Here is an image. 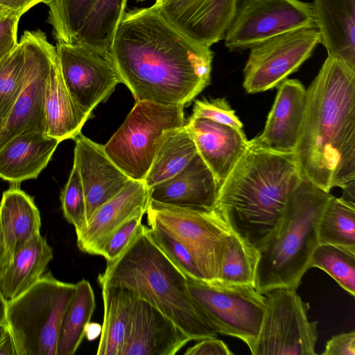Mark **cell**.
Instances as JSON below:
<instances>
[{"mask_svg": "<svg viewBox=\"0 0 355 355\" xmlns=\"http://www.w3.org/2000/svg\"><path fill=\"white\" fill-rule=\"evenodd\" d=\"M185 125L220 187L249 146L243 129L192 116Z\"/></svg>", "mask_w": 355, "mask_h": 355, "instance_id": "ffe728a7", "label": "cell"}, {"mask_svg": "<svg viewBox=\"0 0 355 355\" xmlns=\"http://www.w3.org/2000/svg\"><path fill=\"white\" fill-rule=\"evenodd\" d=\"M26 73L24 46L19 41L0 68V132L23 89Z\"/></svg>", "mask_w": 355, "mask_h": 355, "instance_id": "e575fe53", "label": "cell"}, {"mask_svg": "<svg viewBox=\"0 0 355 355\" xmlns=\"http://www.w3.org/2000/svg\"><path fill=\"white\" fill-rule=\"evenodd\" d=\"M96 307L93 288L83 279L76 284V291L62 316L55 355L75 354L86 334Z\"/></svg>", "mask_w": 355, "mask_h": 355, "instance_id": "f546056e", "label": "cell"}, {"mask_svg": "<svg viewBox=\"0 0 355 355\" xmlns=\"http://www.w3.org/2000/svg\"><path fill=\"white\" fill-rule=\"evenodd\" d=\"M20 184H10L0 202V226L6 246L12 257L40 234V213L34 198Z\"/></svg>", "mask_w": 355, "mask_h": 355, "instance_id": "d4e9b609", "label": "cell"}, {"mask_svg": "<svg viewBox=\"0 0 355 355\" xmlns=\"http://www.w3.org/2000/svg\"><path fill=\"white\" fill-rule=\"evenodd\" d=\"M60 202L64 217L73 225L76 234H78L87 223V212L80 176L74 164L67 182L61 191Z\"/></svg>", "mask_w": 355, "mask_h": 355, "instance_id": "d590c367", "label": "cell"}, {"mask_svg": "<svg viewBox=\"0 0 355 355\" xmlns=\"http://www.w3.org/2000/svg\"><path fill=\"white\" fill-rule=\"evenodd\" d=\"M306 106V89L295 79H286L278 91L263 132L249 141L257 148L293 153L298 142Z\"/></svg>", "mask_w": 355, "mask_h": 355, "instance_id": "2e32d148", "label": "cell"}, {"mask_svg": "<svg viewBox=\"0 0 355 355\" xmlns=\"http://www.w3.org/2000/svg\"><path fill=\"white\" fill-rule=\"evenodd\" d=\"M60 143L37 131L14 136L0 148V178L10 184L36 179Z\"/></svg>", "mask_w": 355, "mask_h": 355, "instance_id": "7402d4cb", "label": "cell"}, {"mask_svg": "<svg viewBox=\"0 0 355 355\" xmlns=\"http://www.w3.org/2000/svg\"><path fill=\"white\" fill-rule=\"evenodd\" d=\"M184 355H232L228 345L216 337L200 340L193 346L188 348Z\"/></svg>", "mask_w": 355, "mask_h": 355, "instance_id": "b9f144b4", "label": "cell"}, {"mask_svg": "<svg viewBox=\"0 0 355 355\" xmlns=\"http://www.w3.org/2000/svg\"><path fill=\"white\" fill-rule=\"evenodd\" d=\"M75 291L76 284L47 272L8 301L7 325L18 355H55L61 320Z\"/></svg>", "mask_w": 355, "mask_h": 355, "instance_id": "8992f818", "label": "cell"}, {"mask_svg": "<svg viewBox=\"0 0 355 355\" xmlns=\"http://www.w3.org/2000/svg\"><path fill=\"white\" fill-rule=\"evenodd\" d=\"M257 259V248L232 232L229 238L228 249L221 269L219 282L230 284L255 286Z\"/></svg>", "mask_w": 355, "mask_h": 355, "instance_id": "d6a6232c", "label": "cell"}, {"mask_svg": "<svg viewBox=\"0 0 355 355\" xmlns=\"http://www.w3.org/2000/svg\"><path fill=\"white\" fill-rule=\"evenodd\" d=\"M145 214L143 211L137 213L115 230L103 243L99 256L103 257L107 262L119 258L140 231Z\"/></svg>", "mask_w": 355, "mask_h": 355, "instance_id": "74e56055", "label": "cell"}, {"mask_svg": "<svg viewBox=\"0 0 355 355\" xmlns=\"http://www.w3.org/2000/svg\"><path fill=\"white\" fill-rule=\"evenodd\" d=\"M20 17L12 12L0 21V62L8 57L19 43L17 28Z\"/></svg>", "mask_w": 355, "mask_h": 355, "instance_id": "ab89813d", "label": "cell"}, {"mask_svg": "<svg viewBox=\"0 0 355 355\" xmlns=\"http://www.w3.org/2000/svg\"><path fill=\"white\" fill-rule=\"evenodd\" d=\"M165 0H155L154 5H159L163 3Z\"/></svg>", "mask_w": 355, "mask_h": 355, "instance_id": "c3c4849f", "label": "cell"}, {"mask_svg": "<svg viewBox=\"0 0 355 355\" xmlns=\"http://www.w3.org/2000/svg\"><path fill=\"white\" fill-rule=\"evenodd\" d=\"M149 228L150 236L157 245L187 277L205 282L193 257L180 242L158 228Z\"/></svg>", "mask_w": 355, "mask_h": 355, "instance_id": "8d00e7d4", "label": "cell"}, {"mask_svg": "<svg viewBox=\"0 0 355 355\" xmlns=\"http://www.w3.org/2000/svg\"><path fill=\"white\" fill-rule=\"evenodd\" d=\"M322 355H355V332L352 331L331 337L326 343Z\"/></svg>", "mask_w": 355, "mask_h": 355, "instance_id": "60d3db41", "label": "cell"}, {"mask_svg": "<svg viewBox=\"0 0 355 355\" xmlns=\"http://www.w3.org/2000/svg\"><path fill=\"white\" fill-rule=\"evenodd\" d=\"M293 286L263 293L265 311L252 355H315L318 322L308 318L309 304Z\"/></svg>", "mask_w": 355, "mask_h": 355, "instance_id": "9c48e42d", "label": "cell"}, {"mask_svg": "<svg viewBox=\"0 0 355 355\" xmlns=\"http://www.w3.org/2000/svg\"><path fill=\"white\" fill-rule=\"evenodd\" d=\"M192 296L218 334L237 338L252 352L265 311V297L254 286L204 282L187 277Z\"/></svg>", "mask_w": 355, "mask_h": 355, "instance_id": "30bf717a", "label": "cell"}, {"mask_svg": "<svg viewBox=\"0 0 355 355\" xmlns=\"http://www.w3.org/2000/svg\"><path fill=\"white\" fill-rule=\"evenodd\" d=\"M55 49L62 78L72 99L91 116L93 110L122 83L112 58L78 44L57 42Z\"/></svg>", "mask_w": 355, "mask_h": 355, "instance_id": "5bb4252c", "label": "cell"}, {"mask_svg": "<svg viewBox=\"0 0 355 355\" xmlns=\"http://www.w3.org/2000/svg\"><path fill=\"white\" fill-rule=\"evenodd\" d=\"M128 0H94L72 44L110 55L113 37Z\"/></svg>", "mask_w": 355, "mask_h": 355, "instance_id": "83f0119b", "label": "cell"}, {"mask_svg": "<svg viewBox=\"0 0 355 355\" xmlns=\"http://www.w3.org/2000/svg\"><path fill=\"white\" fill-rule=\"evenodd\" d=\"M242 130L243 123L225 98L195 101L192 115Z\"/></svg>", "mask_w": 355, "mask_h": 355, "instance_id": "f35d334b", "label": "cell"}, {"mask_svg": "<svg viewBox=\"0 0 355 355\" xmlns=\"http://www.w3.org/2000/svg\"><path fill=\"white\" fill-rule=\"evenodd\" d=\"M110 56L135 102L184 107L210 84V47L179 31L153 6L124 13Z\"/></svg>", "mask_w": 355, "mask_h": 355, "instance_id": "6da1fadb", "label": "cell"}, {"mask_svg": "<svg viewBox=\"0 0 355 355\" xmlns=\"http://www.w3.org/2000/svg\"><path fill=\"white\" fill-rule=\"evenodd\" d=\"M75 141L73 164L82 182L87 222L99 207L118 194L131 179L110 159L103 145L81 133Z\"/></svg>", "mask_w": 355, "mask_h": 355, "instance_id": "e0dca14e", "label": "cell"}, {"mask_svg": "<svg viewBox=\"0 0 355 355\" xmlns=\"http://www.w3.org/2000/svg\"><path fill=\"white\" fill-rule=\"evenodd\" d=\"M98 282L125 288L159 311L191 340L216 337L218 331L192 296L187 276L157 245L143 225L123 252L107 262Z\"/></svg>", "mask_w": 355, "mask_h": 355, "instance_id": "277c9868", "label": "cell"}, {"mask_svg": "<svg viewBox=\"0 0 355 355\" xmlns=\"http://www.w3.org/2000/svg\"><path fill=\"white\" fill-rule=\"evenodd\" d=\"M332 196L301 178L290 194L276 227L257 249L255 287L259 293L282 286L297 288L320 244V218Z\"/></svg>", "mask_w": 355, "mask_h": 355, "instance_id": "5b68a950", "label": "cell"}, {"mask_svg": "<svg viewBox=\"0 0 355 355\" xmlns=\"http://www.w3.org/2000/svg\"><path fill=\"white\" fill-rule=\"evenodd\" d=\"M6 58H7V57H6ZM6 58L4 60H1V61L0 62V68H1V66L3 65V64L4 61L6 60Z\"/></svg>", "mask_w": 355, "mask_h": 355, "instance_id": "681fc988", "label": "cell"}, {"mask_svg": "<svg viewBox=\"0 0 355 355\" xmlns=\"http://www.w3.org/2000/svg\"><path fill=\"white\" fill-rule=\"evenodd\" d=\"M94 0H47V22L57 42L72 44Z\"/></svg>", "mask_w": 355, "mask_h": 355, "instance_id": "836d02e7", "label": "cell"}, {"mask_svg": "<svg viewBox=\"0 0 355 355\" xmlns=\"http://www.w3.org/2000/svg\"><path fill=\"white\" fill-rule=\"evenodd\" d=\"M135 1H144L145 0H135Z\"/></svg>", "mask_w": 355, "mask_h": 355, "instance_id": "f907efd6", "label": "cell"}, {"mask_svg": "<svg viewBox=\"0 0 355 355\" xmlns=\"http://www.w3.org/2000/svg\"><path fill=\"white\" fill-rule=\"evenodd\" d=\"M315 28L312 5L300 0H241L225 36L230 51H243L276 35Z\"/></svg>", "mask_w": 355, "mask_h": 355, "instance_id": "8fae6325", "label": "cell"}, {"mask_svg": "<svg viewBox=\"0 0 355 355\" xmlns=\"http://www.w3.org/2000/svg\"><path fill=\"white\" fill-rule=\"evenodd\" d=\"M0 355H18L13 336L8 325L0 328Z\"/></svg>", "mask_w": 355, "mask_h": 355, "instance_id": "ee69618b", "label": "cell"}, {"mask_svg": "<svg viewBox=\"0 0 355 355\" xmlns=\"http://www.w3.org/2000/svg\"><path fill=\"white\" fill-rule=\"evenodd\" d=\"M319 242L355 250V203L333 196L318 227Z\"/></svg>", "mask_w": 355, "mask_h": 355, "instance_id": "4dcf8cb0", "label": "cell"}, {"mask_svg": "<svg viewBox=\"0 0 355 355\" xmlns=\"http://www.w3.org/2000/svg\"><path fill=\"white\" fill-rule=\"evenodd\" d=\"M240 0H165L153 5L173 26L209 47L225 38Z\"/></svg>", "mask_w": 355, "mask_h": 355, "instance_id": "9a60e30c", "label": "cell"}, {"mask_svg": "<svg viewBox=\"0 0 355 355\" xmlns=\"http://www.w3.org/2000/svg\"><path fill=\"white\" fill-rule=\"evenodd\" d=\"M293 155L302 179L355 198V69L335 56L328 55L306 89Z\"/></svg>", "mask_w": 355, "mask_h": 355, "instance_id": "7a4b0ae2", "label": "cell"}, {"mask_svg": "<svg viewBox=\"0 0 355 355\" xmlns=\"http://www.w3.org/2000/svg\"><path fill=\"white\" fill-rule=\"evenodd\" d=\"M11 261V256L6 246L0 226V278Z\"/></svg>", "mask_w": 355, "mask_h": 355, "instance_id": "f6af8a7d", "label": "cell"}, {"mask_svg": "<svg viewBox=\"0 0 355 355\" xmlns=\"http://www.w3.org/2000/svg\"><path fill=\"white\" fill-rule=\"evenodd\" d=\"M146 214L148 227L164 231L189 250L205 282L219 281L233 231L218 211L150 200Z\"/></svg>", "mask_w": 355, "mask_h": 355, "instance_id": "52a82bcc", "label": "cell"}, {"mask_svg": "<svg viewBox=\"0 0 355 355\" xmlns=\"http://www.w3.org/2000/svg\"><path fill=\"white\" fill-rule=\"evenodd\" d=\"M19 41L23 44L27 63L26 77L1 130L0 148L22 132L44 133V130L46 89L55 46L40 29L25 31Z\"/></svg>", "mask_w": 355, "mask_h": 355, "instance_id": "4fadbf2b", "label": "cell"}, {"mask_svg": "<svg viewBox=\"0 0 355 355\" xmlns=\"http://www.w3.org/2000/svg\"><path fill=\"white\" fill-rule=\"evenodd\" d=\"M219 187L198 154L179 173L150 188V200L173 206L214 209Z\"/></svg>", "mask_w": 355, "mask_h": 355, "instance_id": "44dd1931", "label": "cell"}, {"mask_svg": "<svg viewBox=\"0 0 355 355\" xmlns=\"http://www.w3.org/2000/svg\"><path fill=\"white\" fill-rule=\"evenodd\" d=\"M301 178L293 153L249 145L220 186L214 209L257 249L276 227Z\"/></svg>", "mask_w": 355, "mask_h": 355, "instance_id": "3957f363", "label": "cell"}, {"mask_svg": "<svg viewBox=\"0 0 355 355\" xmlns=\"http://www.w3.org/2000/svg\"><path fill=\"white\" fill-rule=\"evenodd\" d=\"M53 257L52 248L40 234L16 252L0 278V291L5 299L11 300L35 284Z\"/></svg>", "mask_w": 355, "mask_h": 355, "instance_id": "484cf974", "label": "cell"}, {"mask_svg": "<svg viewBox=\"0 0 355 355\" xmlns=\"http://www.w3.org/2000/svg\"><path fill=\"white\" fill-rule=\"evenodd\" d=\"M191 340L156 308L135 298L121 355H175Z\"/></svg>", "mask_w": 355, "mask_h": 355, "instance_id": "ac0fdd59", "label": "cell"}, {"mask_svg": "<svg viewBox=\"0 0 355 355\" xmlns=\"http://www.w3.org/2000/svg\"><path fill=\"white\" fill-rule=\"evenodd\" d=\"M104 315L97 355H121L135 296L128 289L99 283Z\"/></svg>", "mask_w": 355, "mask_h": 355, "instance_id": "4316f807", "label": "cell"}, {"mask_svg": "<svg viewBox=\"0 0 355 355\" xmlns=\"http://www.w3.org/2000/svg\"><path fill=\"white\" fill-rule=\"evenodd\" d=\"M311 5L328 55L355 69V0H313Z\"/></svg>", "mask_w": 355, "mask_h": 355, "instance_id": "603a6c76", "label": "cell"}, {"mask_svg": "<svg viewBox=\"0 0 355 355\" xmlns=\"http://www.w3.org/2000/svg\"><path fill=\"white\" fill-rule=\"evenodd\" d=\"M184 107L136 101L124 122L103 146L105 153L131 180L144 181L164 132L185 124Z\"/></svg>", "mask_w": 355, "mask_h": 355, "instance_id": "ba28073f", "label": "cell"}, {"mask_svg": "<svg viewBox=\"0 0 355 355\" xmlns=\"http://www.w3.org/2000/svg\"><path fill=\"white\" fill-rule=\"evenodd\" d=\"M12 13L7 8L0 6V21Z\"/></svg>", "mask_w": 355, "mask_h": 355, "instance_id": "7dc6e473", "label": "cell"}, {"mask_svg": "<svg viewBox=\"0 0 355 355\" xmlns=\"http://www.w3.org/2000/svg\"><path fill=\"white\" fill-rule=\"evenodd\" d=\"M7 304L8 301L0 291V328L7 325Z\"/></svg>", "mask_w": 355, "mask_h": 355, "instance_id": "bcb514c9", "label": "cell"}, {"mask_svg": "<svg viewBox=\"0 0 355 355\" xmlns=\"http://www.w3.org/2000/svg\"><path fill=\"white\" fill-rule=\"evenodd\" d=\"M319 43L316 28H304L252 46L243 69V88L256 94L278 87L310 57Z\"/></svg>", "mask_w": 355, "mask_h": 355, "instance_id": "7c38bea8", "label": "cell"}, {"mask_svg": "<svg viewBox=\"0 0 355 355\" xmlns=\"http://www.w3.org/2000/svg\"><path fill=\"white\" fill-rule=\"evenodd\" d=\"M314 267L324 271L351 295H355V250L320 243L309 262V268Z\"/></svg>", "mask_w": 355, "mask_h": 355, "instance_id": "1f68e13d", "label": "cell"}, {"mask_svg": "<svg viewBox=\"0 0 355 355\" xmlns=\"http://www.w3.org/2000/svg\"><path fill=\"white\" fill-rule=\"evenodd\" d=\"M198 154L185 124L166 130L144 182L150 189L172 178Z\"/></svg>", "mask_w": 355, "mask_h": 355, "instance_id": "f1b7e54d", "label": "cell"}, {"mask_svg": "<svg viewBox=\"0 0 355 355\" xmlns=\"http://www.w3.org/2000/svg\"><path fill=\"white\" fill-rule=\"evenodd\" d=\"M150 189L142 180H130L115 196L99 207L76 234V243L83 252L99 255L110 235L126 220L138 212L146 211Z\"/></svg>", "mask_w": 355, "mask_h": 355, "instance_id": "d6986e66", "label": "cell"}, {"mask_svg": "<svg viewBox=\"0 0 355 355\" xmlns=\"http://www.w3.org/2000/svg\"><path fill=\"white\" fill-rule=\"evenodd\" d=\"M47 0H0V6L21 17L31 8Z\"/></svg>", "mask_w": 355, "mask_h": 355, "instance_id": "7bdbcfd3", "label": "cell"}, {"mask_svg": "<svg viewBox=\"0 0 355 355\" xmlns=\"http://www.w3.org/2000/svg\"><path fill=\"white\" fill-rule=\"evenodd\" d=\"M44 114V135L60 142L68 139H75L91 117L72 99L62 78L56 49L51 60Z\"/></svg>", "mask_w": 355, "mask_h": 355, "instance_id": "cb8c5ba5", "label": "cell"}]
</instances>
